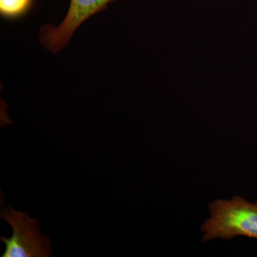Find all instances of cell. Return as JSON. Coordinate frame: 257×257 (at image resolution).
Here are the masks:
<instances>
[{
  "instance_id": "obj_1",
  "label": "cell",
  "mask_w": 257,
  "mask_h": 257,
  "mask_svg": "<svg viewBox=\"0 0 257 257\" xmlns=\"http://www.w3.org/2000/svg\"><path fill=\"white\" fill-rule=\"evenodd\" d=\"M211 217L202 226L203 241L236 236L257 239V201L250 202L236 196L231 199H216L209 205Z\"/></svg>"
},
{
  "instance_id": "obj_2",
  "label": "cell",
  "mask_w": 257,
  "mask_h": 257,
  "mask_svg": "<svg viewBox=\"0 0 257 257\" xmlns=\"http://www.w3.org/2000/svg\"><path fill=\"white\" fill-rule=\"evenodd\" d=\"M1 218L13 229L10 238L1 236L6 245L3 257H48L52 256L50 237L40 233L38 219H30L27 213L15 211L13 206L1 209Z\"/></svg>"
},
{
  "instance_id": "obj_3",
  "label": "cell",
  "mask_w": 257,
  "mask_h": 257,
  "mask_svg": "<svg viewBox=\"0 0 257 257\" xmlns=\"http://www.w3.org/2000/svg\"><path fill=\"white\" fill-rule=\"evenodd\" d=\"M115 0H71L65 18L59 26L44 25L40 30L42 45L52 53H57L70 41L74 32L87 19L105 10Z\"/></svg>"
},
{
  "instance_id": "obj_4",
  "label": "cell",
  "mask_w": 257,
  "mask_h": 257,
  "mask_svg": "<svg viewBox=\"0 0 257 257\" xmlns=\"http://www.w3.org/2000/svg\"><path fill=\"white\" fill-rule=\"evenodd\" d=\"M31 4L32 0H0V13L4 18H20L27 13Z\"/></svg>"
}]
</instances>
